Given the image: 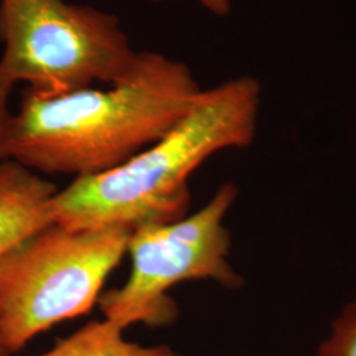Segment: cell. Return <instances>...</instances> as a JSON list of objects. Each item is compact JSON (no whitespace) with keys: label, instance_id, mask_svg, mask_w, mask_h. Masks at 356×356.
<instances>
[{"label":"cell","instance_id":"cell-7","mask_svg":"<svg viewBox=\"0 0 356 356\" xmlns=\"http://www.w3.org/2000/svg\"><path fill=\"white\" fill-rule=\"evenodd\" d=\"M123 331L111 321H92L40 356H181L165 344L145 347L128 342Z\"/></svg>","mask_w":356,"mask_h":356},{"label":"cell","instance_id":"cell-10","mask_svg":"<svg viewBox=\"0 0 356 356\" xmlns=\"http://www.w3.org/2000/svg\"><path fill=\"white\" fill-rule=\"evenodd\" d=\"M153 3H160L166 0H151ZM204 10L216 16H227L231 11L229 0H198Z\"/></svg>","mask_w":356,"mask_h":356},{"label":"cell","instance_id":"cell-1","mask_svg":"<svg viewBox=\"0 0 356 356\" xmlns=\"http://www.w3.org/2000/svg\"><path fill=\"white\" fill-rule=\"evenodd\" d=\"M202 91L188 65L156 51H141L136 72L108 90L26 89L8 122L3 160L36 173L101 175L161 139Z\"/></svg>","mask_w":356,"mask_h":356},{"label":"cell","instance_id":"cell-5","mask_svg":"<svg viewBox=\"0 0 356 356\" xmlns=\"http://www.w3.org/2000/svg\"><path fill=\"white\" fill-rule=\"evenodd\" d=\"M238 193L232 182H226L191 216L131 229V273L123 286L101 294L103 318L123 330L134 323L165 326L177 316L168 292L179 282L211 280L229 289L241 288L242 277L229 264L231 239L225 226Z\"/></svg>","mask_w":356,"mask_h":356},{"label":"cell","instance_id":"cell-3","mask_svg":"<svg viewBox=\"0 0 356 356\" xmlns=\"http://www.w3.org/2000/svg\"><path fill=\"white\" fill-rule=\"evenodd\" d=\"M131 229H72L51 222L0 260V348L19 353L51 326L98 304L127 254Z\"/></svg>","mask_w":356,"mask_h":356},{"label":"cell","instance_id":"cell-2","mask_svg":"<svg viewBox=\"0 0 356 356\" xmlns=\"http://www.w3.org/2000/svg\"><path fill=\"white\" fill-rule=\"evenodd\" d=\"M260 83L252 76L202 91L175 127L123 165L76 177L51 198L53 222L72 229L169 223L188 216L189 177L214 153L254 139Z\"/></svg>","mask_w":356,"mask_h":356},{"label":"cell","instance_id":"cell-9","mask_svg":"<svg viewBox=\"0 0 356 356\" xmlns=\"http://www.w3.org/2000/svg\"><path fill=\"white\" fill-rule=\"evenodd\" d=\"M15 83L0 74V161L3 160V143L7 126L13 113L10 111V98Z\"/></svg>","mask_w":356,"mask_h":356},{"label":"cell","instance_id":"cell-4","mask_svg":"<svg viewBox=\"0 0 356 356\" xmlns=\"http://www.w3.org/2000/svg\"><path fill=\"white\" fill-rule=\"evenodd\" d=\"M0 74L40 95L115 85L139 67L119 19L66 0H0Z\"/></svg>","mask_w":356,"mask_h":356},{"label":"cell","instance_id":"cell-8","mask_svg":"<svg viewBox=\"0 0 356 356\" xmlns=\"http://www.w3.org/2000/svg\"><path fill=\"white\" fill-rule=\"evenodd\" d=\"M317 356H356V296L334 319Z\"/></svg>","mask_w":356,"mask_h":356},{"label":"cell","instance_id":"cell-11","mask_svg":"<svg viewBox=\"0 0 356 356\" xmlns=\"http://www.w3.org/2000/svg\"><path fill=\"white\" fill-rule=\"evenodd\" d=\"M0 356H4V354H3V351H1V348H0Z\"/></svg>","mask_w":356,"mask_h":356},{"label":"cell","instance_id":"cell-6","mask_svg":"<svg viewBox=\"0 0 356 356\" xmlns=\"http://www.w3.org/2000/svg\"><path fill=\"white\" fill-rule=\"evenodd\" d=\"M56 186L13 160L0 161V260L16 244L53 222Z\"/></svg>","mask_w":356,"mask_h":356}]
</instances>
